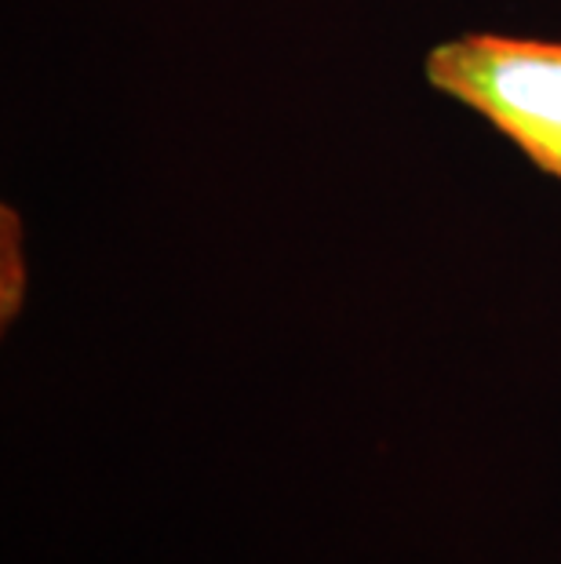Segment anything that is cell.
Wrapping results in <instances>:
<instances>
[{
    "mask_svg": "<svg viewBox=\"0 0 561 564\" xmlns=\"http://www.w3.org/2000/svg\"><path fill=\"white\" fill-rule=\"evenodd\" d=\"M423 77L561 183V41L471 30L434 44Z\"/></svg>",
    "mask_w": 561,
    "mask_h": 564,
    "instance_id": "obj_1",
    "label": "cell"
},
{
    "mask_svg": "<svg viewBox=\"0 0 561 564\" xmlns=\"http://www.w3.org/2000/svg\"><path fill=\"white\" fill-rule=\"evenodd\" d=\"M26 251H22V219L19 212L4 204L0 208V324L11 328L26 306Z\"/></svg>",
    "mask_w": 561,
    "mask_h": 564,
    "instance_id": "obj_2",
    "label": "cell"
}]
</instances>
